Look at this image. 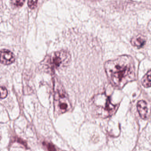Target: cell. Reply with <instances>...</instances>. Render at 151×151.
Masks as SVG:
<instances>
[{
	"mask_svg": "<svg viewBox=\"0 0 151 151\" xmlns=\"http://www.w3.org/2000/svg\"><path fill=\"white\" fill-rule=\"evenodd\" d=\"M8 91L6 87H0V99L5 98L7 96Z\"/></svg>",
	"mask_w": 151,
	"mask_h": 151,
	"instance_id": "9c48e42d",
	"label": "cell"
},
{
	"mask_svg": "<svg viewBox=\"0 0 151 151\" xmlns=\"http://www.w3.org/2000/svg\"><path fill=\"white\" fill-rule=\"evenodd\" d=\"M143 86L145 88L150 87L151 86V71H149L143 77L141 80Z\"/></svg>",
	"mask_w": 151,
	"mask_h": 151,
	"instance_id": "ba28073f",
	"label": "cell"
},
{
	"mask_svg": "<svg viewBox=\"0 0 151 151\" xmlns=\"http://www.w3.org/2000/svg\"></svg>",
	"mask_w": 151,
	"mask_h": 151,
	"instance_id": "4fadbf2b",
	"label": "cell"
},
{
	"mask_svg": "<svg viewBox=\"0 0 151 151\" xmlns=\"http://www.w3.org/2000/svg\"><path fill=\"white\" fill-rule=\"evenodd\" d=\"M96 113L102 117H107L114 114L118 106L111 103L109 98L105 96L97 97L94 101Z\"/></svg>",
	"mask_w": 151,
	"mask_h": 151,
	"instance_id": "7a4b0ae2",
	"label": "cell"
},
{
	"mask_svg": "<svg viewBox=\"0 0 151 151\" xmlns=\"http://www.w3.org/2000/svg\"><path fill=\"white\" fill-rule=\"evenodd\" d=\"M137 109L140 117L143 119H145L147 117L148 114V106L145 101L140 100L137 104Z\"/></svg>",
	"mask_w": 151,
	"mask_h": 151,
	"instance_id": "52a82bcc",
	"label": "cell"
},
{
	"mask_svg": "<svg viewBox=\"0 0 151 151\" xmlns=\"http://www.w3.org/2000/svg\"><path fill=\"white\" fill-rule=\"evenodd\" d=\"M105 69L110 83L116 88H122L136 79L134 61L128 55H123L105 63Z\"/></svg>",
	"mask_w": 151,
	"mask_h": 151,
	"instance_id": "6da1fadb",
	"label": "cell"
},
{
	"mask_svg": "<svg viewBox=\"0 0 151 151\" xmlns=\"http://www.w3.org/2000/svg\"></svg>",
	"mask_w": 151,
	"mask_h": 151,
	"instance_id": "5bb4252c",
	"label": "cell"
},
{
	"mask_svg": "<svg viewBox=\"0 0 151 151\" xmlns=\"http://www.w3.org/2000/svg\"><path fill=\"white\" fill-rule=\"evenodd\" d=\"M37 0H29L28 1V5L29 7L31 9H34L37 6Z\"/></svg>",
	"mask_w": 151,
	"mask_h": 151,
	"instance_id": "30bf717a",
	"label": "cell"
},
{
	"mask_svg": "<svg viewBox=\"0 0 151 151\" xmlns=\"http://www.w3.org/2000/svg\"><path fill=\"white\" fill-rule=\"evenodd\" d=\"M71 60V56L68 51L62 50L55 52L51 57V64L53 69L66 67Z\"/></svg>",
	"mask_w": 151,
	"mask_h": 151,
	"instance_id": "3957f363",
	"label": "cell"
},
{
	"mask_svg": "<svg viewBox=\"0 0 151 151\" xmlns=\"http://www.w3.org/2000/svg\"><path fill=\"white\" fill-rule=\"evenodd\" d=\"M147 38L142 35H138L132 38L131 44L138 48H142L145 44Z\"/></svg>",
	"mask_w": 151,
	"mask_h": 151,
	"instance_id": "8992f818",
	"label": "cell"
},
{
	"mask_svg": "<svg viewBox=\"0 0 151 151\" xmlns=\"http://www.w3.org/2000/svg\"><path fill=\"white\" fill-rule=\"evenodd\" d=\"M55 100L57 102L56 110L59 114H63L71 108L68 97L62 86L60 87L56 92Z\"/></svg>",
	"mask_w": 151,
	"mask_h": 151,
	"instance_id": "277c9868",
	"label": "cell"
},
{
	"mask_svg": "<svg viewBox=\"0 0 151 151\" xmlns=\"http://www.w3.org/2000/svg\"><path fill=\"white\" fill-rule=\"evenodd\" d=\"M24 0H13L12 2L14 6L17 7H21L23 6L24 3Z\"/></svg>",
	"mask_w": 151,
	"mask_h": 151,
	"instance_id": "8fae6325",
	"label": "cell"
},
{
	"mask_svg": "<svg viewBox=\"0 0 151 151\" xmlns=\"http://www.w3.org/2000/svg\"><path fill=\"white\" fill-rule=\"evenodd\" d=\"M47 148L49 151H56L54 146L51 143H49L47 145Z\"/></svg>",
	"mask_w": 151,
	"mask_h": 151,
	"instance_id": "7c38bea8",
	"label": "cell"
},
{
	"mask_svg": "<svg viewBox=\"0 0 151 151\" xmlns=\"http://www.w3.org/2000/svg\"><path fill=\"white\" fill-rule=\"evenodd\" d=\"M14 54L11 51L4 49L0 51V60L2 63L5 65H9L15 61Z\"/></svg>",
	"mask_w": 151,
	"mask_h": 151,
	"instance_id": "5b68a950",
	"label": "cell"
}]
</instances>
